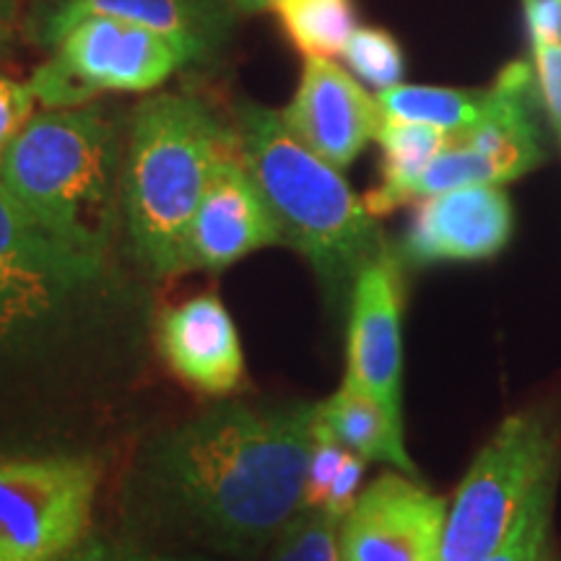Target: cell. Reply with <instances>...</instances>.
Instances as JSON below:
<instances>
[{"instance_id":"1","label":"cell","mask_w":561,"mask_h":561,"mask_svg":"<svg viewBox=\"0 0 561 561\" xmlns=\"http://www.w3.org/2000/svg\"><path fill=\"white\" fill-rule=\"evenodd\" d=\"M318 403H216L140 447L128 510L153 528L250 557L301 510Z\"/></svg>"},{"instance_id":"2","label":"cell","mask_w":561,"mask_h":561,"mask_svg":"<svg viewBox=\"0 0 561 561\" xmlns=\"http://www.w3.org/2000/svg\"><path fill=\"white\" fill-rule=\"evenodd\" d=\"M237 149L276 216L284 242L307 257L328 291L354 286L371 261L390 252L377 216L341 178L286 130L280 112L255 102L234 110Z\"/></svg>"},{"instance_id":"3","label":"cell","mask_w":561,"mask_h":561,"mask_svg":"<svg viewBox=\"0 0 561 561\" xmlns=\"http://www.w3.org/2000/svg\"><path fill=\"white\" fill-rule=\"evenodd\" d=\"M234 149V125L195 96L157 94L133 112L121 198L133 252L153 276L185 273L193 216L216 161Z\"/></svg>"},{"instance_id":"4","label":"cell","mask_w":561,"mask_h":561,"mask_svg":"<svg viewBox=\"0 0 561 561\" xmlns=\"http://www.w3.org/2000/svg\"><path fill=\"white\" fill-rule=\"evenodd\" d=\"M117 128L100 104L47 110L19 133L0 182L60 240L107 255L117 203Z\"/></svg>"},{"instance_id":"5","label":"cell","mask_w":561,"mask_h":561,"mask_svg":"<svg viewBox=\"0 0 561 561\" xmlns=\"http://www.w3.org/2000/svg\"><path fill=\"white\" fill-rule=\"evenodd\" d=\"M551 476H559L557 424L541 409L504 419L455 491L442 561H486Z\"/></svg>"},{"instance_id":"6","label":"cell","mask_w":561,"mask_h":561,"mask_svg":"<svg viewBox=\"0 0 561 561\" xmlns=\"http://www.w3.org/2000/svg\"><path fill=\"white\" fill-rule=\"evenodd\" d=\"M102 466L91 455L0 458V561H68L87 543Z\"/></svg>"},{"instance_id":"7","label":"cell","mask_w":561,"mask_h":561,"mask_svg":"<svg viewBox=\"0 0 561 561\" xmlns=\"http://www.w3.org/2000/svg\"><path fill=\"white\" fill-rule=\"evenodd\" d=\"M447 502L401 471L362 491L339 525L341 561H442Z\"/></svg>"},{"instance_id":"8","label":"cell","mask_w":561,"mask_h":561,"mask_svg":"<svg viewBox=\"0 0 561 561\" xmlns=\"http://www.w3.org/2000/svg\"><path fill=\"white\" fill-rule=\"evenodd\" d=\"M87 16L136 21L170 39L185 66H206L231 42L237 11L229 0H47L26 19V37L55 50Z\"/></svg>"},{"instance_id":"9","label":"cell","mask_w":561,"mask_h":561,"mask_svg":"<svg viewBox=\"0 0 561 561\" xmlns=\"http://www.w3.org/2000/svg\"><path fill=\"white\" fill-rule=\"evenodd\" d=\"M286 130L322 161L346 170L382 125L375 96L367 94L333 58H307L299 87L280 112Z\"/></svg>"},{"instance_id":"10","label":"cell","mask_w":561,"mask_h":561,"mask_svg":"<svg viewBox=\"0 0 561 561\" xmlns=\"http://www.w3.org/2000/svg\"><path fill=\"white\" fill-rule=\"evenodd\" d=\"M286 244L240 149L216 161L185 242V271H224L250 252Z\"/></svg>"},{"instance_id":"11","label":"cell","mask_w":561,"mask_h":561,"mask_svg":"<svg viewBox=\"0 0 561 561\" xmlns=\"http://www.w3.org/2000/svg\"><path fill=\"white\" fill-rule=\"evenodd\" d=\"M515 231L510 195L500 185H468L419 201L403 237L411 265L476 263L500 255Z\"/></svg>"},{"instance_id":"12","label":"cell","mask_w":561,"mask_h":561,"mask_svg":"<svg viewBox=\"0 0 561 561\" xmlns=\"http://www.w3.org/2000/svg\"><path fill=\"white\" fill-rule=\"evenodd\" d=\"M403 286L401 257L385 252L351 286L346 375L403 419Z\"/></svg>"},{"instance_id":"13","label":"cell","mask_w":561,"mask_h":561,"mask_svg":"<svg viewBox=\"0 0 561 561\" xmlns=\"http://www.w3.org/2000/svg\"><path fill=\"white\" fill-rule=\"evenodd\" d=\"M53 55L96 96L104 91H151L185 68L178 47L149 26L117 16H87Z\"/></svg>"},{"instance_id":"14","label":"cell","mask_w":561,"mask_h":561,"mask_svg":"<svg viewBox=\"0 0 561 561\" xmlns=\"http://www.w3.org/2000/svg\"><path fill=\"white\" fill-rule=\"evenodd\" d=\"M157 346L172 375L195 392L221 398L240 388L244 375L240 333L214 294H198L161 314Z\"/></svg>"},{"instance_id":"15","label":"cell","mask_w":561,"mask_h":561,"mask_svg":"<svg viewBox=\"0 0 561 561\" xmlns=\"http://www.w3.org/2000/svg\"><path fill=\"white\" fill-rule=\"evenodd\" d=\"M0 263L9 268L34 273L66 289H79L102 276V257L87 255L42 227L9 187L0 182Z\"/></svg>"},{"instance_id":"16","label":"cell","mask_w":561,"mask_h":561,"mask_svg":"<svg viewBox=\"0 0 561 561\" xmlns=\"http://www.w3.org/2000/svg\"><path fill=\"white\" fill-rule=\"evenodd\" d=\"M320 426H325L348 453L364 460L388 462L411 479H416V462L403 442V419H396L359 382L343 377L341 388L328 401L318 403Z\"/></svg>"},{"instance_id":"17","label":"cell","mask_w":561,"mask_h":561,"mask_svg":"<svg viewBox=\"0 0 561 561\" xmlns=\"http://www.w3.org/2000/svg\"><path fill=\"white\" fill-rule=\"evenodd\" d=\"M377 144L382 149V182L364 198L371 216H385L390 210L409 206L411 185L434 157L447 149L450 133L432 125L382 121L377 130Z\"/></svg>"},{"instance_id":"18","label":"cell","mask_w":561,"mask_h":561,"mask_svg":"<svg viewBox=\"0 0 561 561\" xmlns=\"http://www.w3.org/2000/svg\"><path fill=\"white\" fill-rule=\"evenodd\" d=\"M382 121H401L432 125L445 133H460L471 128L489 112L491 89H442V87H398L377 91Z\"/></svg>"},{"instance_id":"19","label":"cell","mask_w":561,"mask_h":561,"mask_svg":"<svg viewBox=\"0 0 561 561\" xmlns=\"http://www.w3.org/2000/svg\"><path fill=\"white\" fill-rule=\"evenodd\" d=\"M273 11L305 58H335L356 30L354 0H276Z\"/></svg>"},{"instance_id":"20","label":"cell","mask_w":561,"mask_h":561,"mask_svg":"<svg viewBox=\"0 0 561 561\" xmlns=\"http://www.w3.org/2000/svg\"><path fill=\"white\" fill-rule=\"evenodd\" d=\"M559 476H551L536 489L500 549L486 561H557L551 549V510Z\"/></svg>"},{"instance_id":"21","label":"cell","mask_w":561,"mask_h":561,"mask_svg":"<svg viewBox=\"0 0 561 561\" xmlns=\"http://www.w3.org/2000/svg\"><path fill=\"white\" fill-rule=\"evenodd\" d=\"M341 55L356 79L377 91L398 87L403 81L405 55L401 42L390 32L377 30V26H356Z\"/></svg>"},{"instance_id":"22","label":"cell","mask_w":561,"mask_h":561,"mask_svg":"<svg viewBox=\"0 0 561 561\" xmlns=\"http://www.w3.org/2000/svg\"><path fill=\"white\" fill-rule=\"evenodd\" d=\"M339 525L325 510H299L278 533L273 561H341Z\"/></svg>"},{"instance_id":"23","label":"cell","mask_w":561,"mask_h":561,"mask_svg":"<svg viewBox=\"0 0 561 561\" xmlns=\"http://www.w3.org/2000/svg\"><path fill=\"white\" fill-rule=\"evenodd\" d=\"M62 291L68 289L55 280L0 263V320L21 328L34 325L42 318H50Z\"/></svg>"},{"instance_id":"24","label":"cell","mask_w":561,"mask_h":561,"mask_svg":"<svg viewBox=\"0 0 561 561\" xmlns=\"http://www.w3.org/2000/svg\"><path fill=\"white\" fill-rule=\"evenodd\" d=\"M318 416V413H314ZM348 450L333 437L325 426L314 421V439L310 453V466H307L305 479V500H301V510H322L328 500L335 476H339L343 460H346Z\"/></svg>"},{"instance_id":"25","label":"cell","mask_w":561,"mask_h":561,"mask_svg":"<svg viewBox=\"0 0 561 561\" xmlns=\"http://www.w3.org/2000/svg\"><path fill=\"white\" fill-rule=\"evenodd\" d=\"M30 87L37 96V102L45 104L47 110H70V107H83L96 100V94L83 83L79 76L62 62L58 55H53L50 60L42 62L34 70Z\"/></svg>"},{"instance_id":"26","label":"cell","mask_w":561,"mask_h":561,"mask_svg":"<svg viewBox=\"0 0 561 561\" xmlns=\"http://www.w3.org/2000/svg\"><path fill=\"white\" fill-rule=\"evenodd\" d=\"M34 102L37 96L30 83L0 73V164L19 133L34 117Z\"/></svg>"},{"instance_id":"27","label":"cell","mask_w":561,"mask_h":561,"mask_svg":"<svg viewBox=\"0 0 561 561\" xmlns=\"http://www.w3.org/2000/svg\"><path fill=\"white\" fill-rule=\"evenodd\" d=\"M533 73H536L538 100L561 140V39L533 42Z\"/></svg>"},{"instance_id":"28","label":"cell","mask_w":561,"mask_h":561,"mask_svg":"<svg viewBox=\"0 0 561 561\" xmlns=\"http://www.w3.org/2000/svg\"><path fill=\"white\" fill-rule=\"evenodd\" d=\"M364 468H367V460L354 453H348L346 460H343L341 471L335 476L331 491H328V500L322 504V510L331 517H335V520H343L351 512V507L356 504V500H359Z\"/></svg>"},{"instance_id":"29","label":"cell","mask_w":561,"mask_h":561,"mask_svg":"<svg viewBox=\"0 0 561 561\" xmlns=\"http://www.w3.org/2000/svg\"><path fill=\"white\" fill-rule=\"evenodd\" d=\"M533 42L561 39V0H523Z\"/></svg>"},{"instance_id":"30","label":"cell","mask_w":561,"mask_h":561,"mask_svg":"<svg viewBox=\"0 0 561 561\" xmlns=\"http://www.w3.org/2000/svg\"><path fill=\"white\" fill-rule=\"evenodd\" d=\"M81 553L87 561H203L193 557H172V553H157L136 549V546H117L104 541H87L81 546Z\"/></svg>"},{"instance_id":"31","label":"cell","mask_w":561,"mask_h":561,"mask_svg":"<svg viewBox=\"0 0 561 561\" xmlns=\"http://www.w3.org/2000/svg\"><path fill=\"white\" fill-rule=\"evenodd\" d=\"M273 3L276 0H229L231 9L237 11V16H250V13H263V11H273Z\"/></svg>"},{"instance_id":"32","label":"cell","mask_w":561,"mask_h":561,"mask_svg":"<svg viewBox=\"0 0 561 561\" xmlns=\"http://www.w3.org/2000/svg\"><path fill=\"white\" fill-rule=\"evenodd\" d=\"M13 45H16V34H13V24L9 21H0V60L9 58Z\"/></svg>"},{"instance_id":"33","label":"cell","mask_w":561,"mask_h":561,"mask_svg":"<svg viewBox=\"0 0 561 561\" xmlns=\"http://www.w3.org/2000/svg\"><path fill=\"white\" fill-rule=\"evenodd\" d=\"M19 16V0H0V21L13 24Z\"/></svg>"},{"instance_id":"34","label":"cell","mask_w":561,"mask_h":561,"mask_svg":"<svg viewBox=\"0 0 561 561\" xmlns=\"http://www.w3.org/2000/svg\"><path fill=\"white\" fill-rule=\"evenodd\" d=\"M19 331H21V325H13V322L0 320V348H3L5 343H9Z\"/></svg>"},{"instance_id":"35","label":"cell","mask_w":561,"mask_h":561,"mask_svg":"<svg viewBox=\"0 0 561 561\" xmlns=\"http://www.w3.org/2000/svg\"><path fill=\"white\" fill-rule=\"evenodd\" d=\"M68 561H87V559H83V553H81V549H79V551H76L73 557H70Z\"/></svg>"},{"instance_id":"36","label":"cell","mask_w":561,"mask_h":561,"mask_svg":"<svg viewBox=\"0 0 561 561\" xmlns=\"http://www.w3.org/2000/svg\"><path fill=\"white\" fill-rule=\"evenodd\" d=\"M34 3H47V0H34Z\"/></svg>"}]
</instances>
